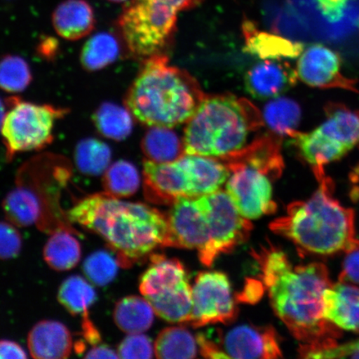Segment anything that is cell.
Wrapping results in <instances>:
<instances>
[{
  "instance_id": "cell-1",
  "label": "cell",
  "mask_w": 359,
  "mask_h": 359,
  "mask_svg": "<svg viewBox=\"0 0 359 359\" xmlns=\"http://www.w3.org/2000/svg\"><path fill=\"white\" fill-rule=\"evenodd\" d=\"M252 253L273 311L300 342V356L334 347L341 332L324 314V294L333 285L325 264L294 266L271 244Z\"/></svg>"
},
{
  "instance_id": "cell-2",
  "label": "cell",
  "mask_w": 359,
  "mask_h": 359,
  "mask_svg": "<svg viewBox=\"0 0 359 359\" xmlns=\"http://www.w3.org/2000/svg\"><path fill=\"white\" fill-rule=\"evenodd\" d=\"M71 222L100 236L120 266L133 264L164 247L168 217L156 208L97 193L84 197L67 212Z\"/></svg>"
},
{
  "instance_id": "cell-3",
  "label": "cell",
  "mask_w": 359,
  "mask_h": 359,
  "mask_svg": "<svg viewBox=\"0 0 359 359\" xmlns=\"http://www.w3.org/2000/svg\"><path fill=\"white\" fill-rule=\"evenodd\" d=\"M317 180L320 186L311 198L291 203L269 228L306 254L333 255L358 248L353 210L335 198L330 177Z\"/></svg>"
},
{
  "instance_id": "cell-4",
  "label": "cell",
  "mask_w": 359,
  "mask_h": 359,
  "mask_svg": "<svg viewBox=\"0 0 359 359\" xmlns=\"http://www.w3.org/2000/svg\"><path fill=\"white\" fill-rule=\"evenodd\" d=\"M205 97L186 71L170 66L168 57H147L125 98L127 109L150 127L172 128L189 121Z\"/></svg>"
},
{
  "instance_id": "cell-5",
  "label": "cell",
  "mask_w": 359,
  "mask_h": 359,
  "mask_svg": "<svg viewBox=\"0 0 359 359\" xmlns=\"http://www.w3.org/2000/svg\"><path fill=\"white\" fill-rule=\"evenodd\" d=\"M252 103L235 96L205 97L185 130L187 155L222 157L239 151L249 133L262 127Z\"/></svg>"
},
{
  "instance_id": "cell-6",
  "label": "cell",
  "mask_w": 359,
  "mask_h": 359,
  "mask_svg": "<svg viewBox=\"0 0 359 359\" xmlns=\"http://www.w3.org/2000/svg\"><path fill=\"white\" fill-rule=\"evenodd\" d=\"M139 290L157 316L170 323L188 324L192 312V286L185 266L177 259L151 255Z\"/></svg>"
},
{
  "instance_id": "cell-7",
  "label": "cell",
  "mask_w": 359,
  "mask_h": 359,
  "mask_svg": "<svg viewBox=\"0 0 359 359\" xmlns=\"http://www.w3.org/2000/svg\"><path fill=\"white\" fill-rule=\"evenodd\" d=\"M177 13L160 0H131L118 20L129 53L137 57L157 55L176 29Z\"/></svg>"
},
{
  "instance_id": "cell-8",
  "label": "cell",
  "mask_w": 359,
  "mask_h": 359,
  "mask_svg": "<svg viewBox=\"0 0 359 359\" xmlns=\"http://www.w3.org/2000/svg\"><path fill=\"white\" fill-rule=\"evenodd\" d=\"M1 133L8 161L21 152L41 151L50 145L56 123L69 114L64 107L24 102L17 97L8 98Z\"/></svg>"
},
{
  "instance_id": "cell-9",
  "label": "cell",
  "mask_w": 359,
  "mask_h": 359,
  "mask_svg": "<svg viewBox=\"0 0 359 359\" xmlns=\"http://www.w3.org/2000/svg\"><path fill=\"white\" fill-rule=\"evenodd\" d=\"M200 198L208 217L209 243L199 259L204 266L210 267L219 255L245 243L253 224L239 212L227 191L218 190L200 196Z\"/></svg>"
},
{
  "instance_id": "cell-10",
  "label": "cell",
  "mask_w": 359,
  "mask_h": 359,
  "mask_svg": "<svg viewBox=\"0 0 359 359\" xmlns=\"http://www.w3.org/2000/svg\"><path fill=\"white\" fill-rule=\"evenodd\" d=\"M192 299L191 316L188 325L194 327L228 324L237 316L231 282L224 273H200L192 286Z\"/></svg>"
},
{
  "instance_id": "cell-11",
  "label": "cell",
  "mask_w": 359,
  "mask_h": 359,
  "mask_svg": "<svg viewBox=\"0 0 359 359\" xmlns=\"http://www.w3.org/2000/svg\"><path fill=\"white\" fill-rule=\"evenodd\" d=\"M232 173L226 191L239 212L248 219H255L276 212L271 180L257 168L243 164H224Z\"/></svg>"
},
{
  "instance_id": "cell-12",
  "label": "cell",
  "mask_w": 359,
  "mask_h": 359,
  "mask_svg": "<svg viewBox=\"0 0 359 359\" xmlns=\"http://www.w3.org/2000/svg\"><path fill=\"white\" fill-rule=\"evenodd\" d=\"M168 217L164 247L203 252L209 243L208 217L200 196L182 197L175 202Z\"/></svg>"
},
{
  "instance_id": "cell-13",
  "label": "cell",
  "mask_w": 359,
  "mask_h": 359,
  "mask_svg": "<svg viewBox=\"0 0 359 359\" xmlns=\"http://www.w3.org/2000/svg\"><path fill=\"white\" fill-rule=\"evenodd\" d=\"M297 74L302 82L312 88L359 92L357 80L344 74L343 60L339 53L320 43L305 49L298 62Z\"/></svg>"
},
{
  "instance_id": "cell-14",
  "label": "cell",
  "mask_w": 359,
  "mask_h": 359,
  "mask_svg": "<svg viewBox=\"0 0 359 359\" xmlns=\"http://www.w3.org/2000/svg\"><path fill=\"white\" fill-rule=\"evenodd\" d=\"M143 191L156 205H173L182 197H195L191 177L181 159L173 163H143Z\"/></svg>"
},
{
  "instance_id": "cell-15",
  "label": "cell",
  "mask_w": 359,
  "mask_h": 359,
  "mask_svg": "<svg viewBox=\"0 0 359 359\" xmlns=\"http://www.w3.org/2000/svg\"><path fill=\"white\" fill-rule=\"evenodd\" d=\"M215 344L223 358L269 359L283 356L279 337L271 326H238L221 335Z\"/></svg>"
},
{
  "instance_id": "cell-16",
  "label": "cell",
  "mask_w": 359,
  "mask_h": 359,
  "mask_svg": "<svg viewBox=\"0 0 359 359\" xmlns=\"http://www.w3.org/2000/svg\"><path fill=\"white\" fill-rule=\"evenodd\" d=\"M297 71L282 60H268L255 65L245 75V88L258 100H268L288 91L297 82Z\"/></svg>"
},
{
  "instance_id": "cell-17",
  "label": "cell",
  "mask_w": 359,
  "mask_h": 359,
  "mask_svg": "<svg viewBox=\"0 0 359 359\" xmlns=\"http://www.w3.org/2000/svg\"><path fill=\"white\" fill-rule=\"evenodd\" d=\"M290 137L299 156L312 168L316 179L325 176V165L343 159L352 150L318 128L307 133L296 132Z\"/></svg>"
},
{
  "instance_id": "cell-18",
  "label": "cell",
  "mask_w": 359,
  "mask_h": 359,
  "mask_svg": "<svg viewBox=\"0 0 359 359\" xmlns=\"http://www.w3.org/2000/svg\"><path fill=\"white\" fill-rule=\"evenodd\" d=\"M28 348L34 358H67L73 352V338L69 330L62 323L42 320L29 331Z\"/></svg>"
},
{
  "instance_id": "cell-19",
  "label": "cell",
  "mask_w": 359,
  "mask_h": 359,
  "mask_svg": "<svg viewBox=\"0 0 359 359\" xmlns=\"http://www.w3.org/2000/svg\"><path fill=\"white\" fill-rule=\"evenodd\" d=\"M324 314L339 329L359 334V288L339 281L330 286L324 294Z\"/></svg>"
},
{
  "instance_id": "cell-20",
  "label": "cell",
  "mask_w": 359,
  "mask_h": 359,
  "mask_svg": "<svg viewBox=\"0 0 359 359\" xmlns=\"http://www.w3.org/2000/svg\"><path fill=\"white\" fill-rule=\"evenodd\" d=\"M224 164L238 163L262 170L269 178L276 179L284 169L279 139L264 137L248 147L222 156Z\"/></svg>"
},
{
  "instance_id": "cell-21",
  "label": "cell",
  "mask_w": 359,
  "mask_h": 359,
  "mask_svg": "<svg viewBox=\"0 0 359 359\" xmlns=\"http://www.w3.org/2000/svg\"><path fill=\"white\" fill-rule=\"evenodd\" d=\"M53 28L62 39L77 41L95 28V13L85 0H65L53 11Z\"/></svg>"
},
{
  "instance_id": "cell-22",
  "label": "cell",
  "mask_w": 359,
  "mask_h": 359,
  "mask_svg": "<svg viewBox=\"0 0 359 359\" xmlns=\"http://www.w3.org/2000/svg\"><path fill=\"white\" fill-rule=\"evenodd\" d=\"M246 52L262 60H284L302 55L303 44L291 41L280 35L263 32L253 22L246 20L243 24Z\"/></svg>"
},
{
  "instance_id": "cell-23",
  "label": "cell",
  "mask_w": 359,
  "mask_h": 359,
  "mask_svg": "<svg viewBox=\"0 0 359 359\" xmlns=\"http://www.w3.org/2000/svg\"><path fill=\"white\" fill-rule=\"evenodd\" d=\"M181 160L191 177L195 196L217 191L230 177L226 165L209 156L187 155Z\"/></svg>"
},
{
  "instance_id": "cell-24",
  "label": "cell",
  "mask_w": 359,
  "mask_h": 359,
  "mask_svg": "<svg viewBox=\"0 0 359 359\" xmlns=\"http://www.w3.org/2000/svg\"><path fill=\"white\" fill-rule=\"evenodd\" d=\"M326 119L318 127L327 136L359 150V110L339 102L327 103Z\"/></svg>"
},
{
  "instance_id": "cell-25",
  "label": "cell",
  "mask_w": 359,
  "mask_h": 359,
  "mask_svg": "<svg viewBox=\"0 0 359 359\" xmlns=\"http://www.w3.org/2000/svg\"><path fill=\"white\" fill-rule=\"evenodd\" d=\"M155 311L144 297L131 295L120 299L114 311V320L126 334H142L154 324Z\"/></svg>"
},
{
  "instance_id": "cell-26",
  "label": "cell",
  "mask_w": 359,
  "mask_h": 359,
  "mask_svg": "<svg viewBox=\"0 0 359 359\" xmlns=\"http://www.w3.org/2000/svg\"><path fill=\"white\" fill-rule=\"evenodd\" d=\"M141 146L147 160L158 163H173L186 154L184 142L168 128L152 127L143 137Z\"/></svg>"
},
{
  "instance_id": "cell-27",
  "label": "cell",
  "mask_w": 359,
  "mask_h": 359,
  "mask_svg": "<svg viewBox=\"0 0 359 359\" xmlns=\"http://www.w3.org/2000/svg\"><path fill=\"white\" fill-rule=\"evenodd\" d=\"M82 246L71 233L58 230L49 237L43 248V259L56 271H67L78 266Z\"/></svg>"
},
{
  "instance_id": "cell-28",
  "label": "cell",
  "mask_w": 359,
  "mask_h": 359,
  "mask_svg": "<svg viewBox=\"0 0 359 359\" xmlns=\"http://www.w3.org/2000/svg\"><path fill=\"white\" fill-rule=\"evenodd\" d=\"M93 122L97 132L110 140L123 141L133 132L131 112L116 103H102L94 111Z\"/></svg>"
},
{
  "instance_id": "cell-29",
  "label": "cell",
  "mask_w": 359,
  "mask_h": 359,
  "mask_svg": "<svg viewBox=\"0 0 359 359\" xmlns=\"http://www.w3.org/2000/svg\"><path fill=\"white\" fill-rule=\"evenodd\" d=\"M119 55L118 39L109 33H100L92 36L84 43L80 62L85 70L97 72L114 64Z\"/></svg>"
},
{
  "instance_id": "cell-30",
  "label": "cell",
  "mask_w": 359,
  "mask_h": 359,
  "mask_svg": "<svg viewBox=\"0 0 359 359\" xmlns=\"http://www.w3.org/2000/svg\"><path fill=\"white\" fill-rule=\"evenodd\" d=\"M57 299L72 316L81 314L87 318L89 309L96 302L97 293L88 280L79 276H72L62 283Z\"/></svg>"
},
{
  "instance_id": "cell-31",
  "label": "cell",
  "mask_w": 359,
  "mask_h": 359,
  "mask_svg": "<svg viewBox=\"0 0 359 359\" xmlns=\"http://www.w3.org/2000/svg\"><path fill=\"white\" fill-rule=\"evenodd\" d=\"M197 340L183 327H170L160 332L155 341L157 358H193L197 355Z\"/></svg>"
},
{
  "instance_id": "cell-32",
  "label": "cell",
  "mask_w": 359,
  "mask_h": 359,
  "mask_svg": "<svg viewBox=\"0 0 359 359\" xmlns=\"http://www.w3.org/2000/svg\"><path fill=\"white\" fill-rule=\"evenodd\" d=\"M102 183L106 194L116 198H127L138 191L141 177L132 163L119 160L103 173Z\"/></svg>"
},
{
  "instance_id": "cell-33",
  "label": "cell",
  "mask_w": 359,
  "mask_h": 359,
  "mask_svg": "<svg viewBox=\"0 0 359 359\" xmlns=\"http://www.w3.org/2000/svg\"><path fill=\"white\" fill-rule=\"evenodd\" d=\"M111 160L110 147L96 138L81 140L74 150V163L81 173L97 177L109 168Z\"/></svg>"
},
{
  "instance_id": "cell-34",
  "label": "cell",
  "mask_w": 359,
  "mask_h": 359,
  "mask_svg": "<svg viewBox=\"0 0 359 359\" xmlns=\"http://www.w3.org/2000/svg\"><path fill=\"white\" fill-rule=\"evenodd\" d=\"M264 118L273 133L290 137L297 132L302 109L297 102L290 98H278L264 107Z\"/></svg>"
},
{
  "instance_id": "cell-35",
  "label": "cell",
  "mask_w": 359,
  "mask_h": 359,
  "mask_svg": "<svg viewBox=\"0 0 359 359\" xmlns=\"http://www.w3.org/2000/svg\"><path fill=\"white\" fill-rule=\"evenodd\" d=\"M33 76L24 58L7 55L0 60V89L8 93H19L29 86Z\"/></svg>"
},
{
  "instance_id": "cell-36",
  "label": "cell",
  "mask_w": 359,
  "mask_h": 359,
  "mask_svg": "<svg viewBox=\"0 0 359 359\" xmlns=\"http://www.w3.org/2000/svg\"><path fill=\"white\" fill-rule=\"evenodd\" d=\"M119 266L118 259L107 251L100 250L85 259L83 271L92 285L103 287L115 280Z\"/></svg>"
},
{
  "instance_id": "cell-37",
  "label": "cell",
  "mask_w": 359,
  "mask_h": 359,
  "mask_svg": "<svg viewBox=\"0 0 359 359\" xmlns=\"http://www.w3.org/2000/svg\"><path fill=\"white\" fill-rule=\"evenodd\" d=\"M120 358H152L154 346L149 337L142 334H128L120 343L118 350Z\"/></svg>"
},
{
  "instance_id": "cell-38",
  "label": "cell",
  "mask_w": 359,
  "mask_h": 359,
  "mask_svg": "<svg viewBox=\"0 0 359 359\" xmlns=\"http://www.w3.org/2000/svg\"><path fill=\"white\" fill-rule=\"evenodd\" d=\"M16 227L10 222H0V259H11L20 254L22 241Z\"/></svg>"
},
{
  "instance_id": "cell-39",
  "label": "cell",
  "mask_w": 359,
  "mask_h": 359,
  "mask_svg": "<svg viewBox=\"0 0 359 359\" xmlns=\"http://www.w3.org/2000/svg\"><path fill=\"white\" fill-rule=\"evenodd\" d=\"M358 351H359V339L344 344H337L334 347L312 353L306 358H343L350 357Z\"/></svg>"
},
{
  "instance_id": "cell-40",
  "label": "cell",
  "mask_w": 359,
  "mask_h": 359,
  "mask_svg": "<svg viewBox=\"0 0 359 359\" xmlns=\"http://www.w3.org/2000/svg\"><path fill=\"white\" fill-rule=\"evenodd\" d=\"M339 280L348 284L359 285V247L347 253Z\"/></svg>"
},
{
  "instance_id": "cell-41",
  "label": "cell",
  "mask_w": 359,
  "mask_h": 359,
  "mask_svg": "<svg viewBox=\"0 0 359 359\" xmlns=\"http://www.w3.org/2000/svg\"><path fill=\"white\" fill-rule=\"evenodd\" d=\"M322 15L330 22L342 19L349 0H316Z\"/></svg>"
},
{
  "instance_id": "cell-42",
  "label": "cell",
  "mask_w": 359,
  "mask_h": 359,
  "mask_svg": "<svg viewBox=\"0 0 359 359\" xmlns=\"http://www.w3.org/2000/svg\"><path fill=\"white\" fill-rule=\"evenodd\" d=\"M27 358L25 350L19 344L8 339L0 340V359Z\"/></svg>"
},
{
  "instance_id": "cell-43",
  "label": "cell",
  "mask_w": 359,
  "mask_h": 359,
  "mask_svg": "<svg viewBox=\"0 0 359 359\" xmlns=\"http://www.w3.org/2000/svg\"><path fill=\"white\" fill-rule=\"evenodd\" d=\"M60 50V43L53 37H45L38 45L39 55L45 60H53Z\"/></svg>"
},
{
  "instance_id": "cell-44",
  "label": "cell",
  "mask_w": 359,
  "mask_h": 359,
  "mask_svg": "<svg viewBox=\"0 0 359 359\" xmlns=\"http://www.w3.org/2000/svg\"><path fill=\"white\" fill-rule=\"evenodd\" d=\"M85 358H119L118 352L107 345H95L85 354Z\"/></svg>"
},
{
  "instance_id": "cell-45",
  "label": "cell",
  "mask_w": 359,
  "mask_h": 359,
  "mask_svg": "<svg viewBox=\"0 0 359 359\" xmlns=\"http://www.w3.org/2000/svg\"><path fill=\"white\" fill-rule=\"evenodd\" d=\"M160 1L168 4L179 12L198 6L203 0H160Z\"/></svg>"
},
{
  "instance_id": "cell-46",
  "label": "cell",
  "mask_w": 359,
  "mask_h": 359,
  "mask_svg": "<svg viewBox=\"0 0 359 359\" xmlns=\"http://www.w3.org/2000/svg\"><path fill=\"white\" fill-rule=\"evenodd\" d=\"M8 106V103L6 102L4 103L1 98H0V131H1L2 126L4 123V118H6V116L7 114L6 107Z\"/></svg>"
},
{
  "instance_id": "cell-47",
  "label": "cell",
  "mask_w": 359,
  "mask_h": 359,
  "mask_svg": "<svg viewBox=\"0 0 359 359\" xmlns=\"http://www.w3.org/2000/svg\"><path fill=\"white\" fill-rule=\"evenodd\" d=\"M109 1L114 2V3H120V2L128 1V0H109Z\"/></svg>"
}]
</instances>
